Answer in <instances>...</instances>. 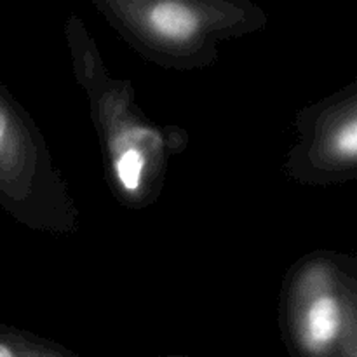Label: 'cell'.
Masks as SVG:
<instances>
[{
  "mask_svg": "<svg viewBox=\"0 0 357 357\" xmlns=\"http://www.w3.org/2000/svg\"><path fill=\"white\" fill-rule=\"evenodd\" d=\"M115 16L135 33L136 40L169 56L201 51L211 35L230 24L229 13L218 6L162 0V2L110 3Z\"/></svg>",
  "mask_w": 357,
  "mask_h": 357,
  "instance_id": "cell-1",
  "label": "cell"
},
{
  "mask_svg": "<svg viewBox=\"0 0 357 357\" xmlns=\"http://www.w3.org/2000/svg\"><path fill=\"white\" fill-rule=\"evenodd\" d=\"M344 295L335 284V275L326 265H312L303 272L296 286L295 335L303 354L309 357H331L337 349H345V335H354L345 328Z\"/></svg>",
  "mask_w": 357,
  "mask_h": 357,
  "instance_id": "cell-2",
  "label": "cell"
},
{
  "mask_svg": "<svg viewBox=\"0 0 357 357\" xmlns=\"http://www.w3.org/2000/svg\"><path fill=\"white\" fill-rule=\"evenodd\" d=\"M35 167L37 145L30 136V126L0 86V202L7 209L23 211Z\"/></svg>",
  "mask_w": 357,
  "mask_h": 357,
  "instance_id": "cell-3",
  "label": "cell"
},
{
  "mask_svg": "<svg viewBox=\"0 0 357 357\" xmlns=\"http://www.w3.org/2000/svg\"><path fill=\"white\" fill-rule=\"evenodd\" d=\"M317 145L321 146V155L324 162L331 167H352L357 157V121L356 107L349 112H340L326 129H323Z\"/></svg>",
  "mask_w": 357,
  "mask_h": 357,
  "instance_id": "cell-4",
  "label": "cell"
},
{
  "mask_svg": "<svg viewBox=\"0 0 357 357\" xmlns=\"http://www.w3.org/2000/svg\"><path fill=\"white\" fill-rule=\"evenodd\" d=\"M0 357H70L24 335L0 326Z\"/></svg>",
  "mask_w": 357,
  "mask_h": 357,
  "instance_id": "cell-5",
  "label": "cell"
},
{
  "mask_svg": "<svg viewBox=\"0 0 357 357\" xmlns=\"http://www.w3.org/2000/svg\"><path fill=\"white\" fill-rule=\"evenodd\" d=\"M344 357H356V342H354V344H351V345H349V347H347V351H345Z\"/></svg>",
  "mask_w": 357,
  "mask_h": 357,
  "instance_id": "cell-6",
  "label": "cell"
}]
</instances>
